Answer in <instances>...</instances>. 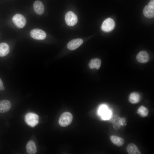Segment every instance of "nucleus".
<instances>
[{"mask_svg":"<svg viewBox=\"0 0 154 154\" xmlns=\"http://www.w3.org/2000/svg\"><path fill=\"white\" fill-rule=\"evenodd\" d=\"M72 118V116L70 113L64 112L60 116L59 120V123L62 127L68 126L71 123Z\"/></svg>","mask_w":154,"mask_h":154,"instance_id":"f257e3e1","label":"nucleus"},{"mask_svg":"<svg viewBox=\"0 0 154 154\" xmlns=\"http://www.w3.org/2000/svg\"><path fill=\"white\" fill-rule=\"evenodd\" d=\"M98 113L102 119L104 120L109 119L112 116V112L106 105H101L98 108Z\"/></svg>","mask_w":154,"mask_h":154,"instance_id":"f03ea898","label":"nucleus"},{"mask_svg":"<svg viewBox=\"0 0 154 154\" xmlns=\"http://www.w3.org/2000/svg\"><path fill=\"white\" fill-rule=\"evenodd\" d=\"M12 19L15 25L19 28H23L26 24L27 21L25 17L21 14H15L13 16Z\"/></svg>","mask_w":154,"mask_h":154,"instance_id":"7ed1b4c3","label":"nucleus"},{"mask_svg":"<svg viewBox=\"0 0 154 154\" xmlns=\"http://www.w3.org/2000/svg\"><path fill=\"white\" fill-rule=\"evenodd\" d=\"M38 116L33 113H28L25 116V120L26 123L32 127H34L38 124Z\"/></svg>","mask_w":154,"mask_h":154,"instance_id":"20e7f679","label":"nucleus"},{"mask_svg":"<svg viewBox=\"0 0 154 154\" xmlns=\"http://www.w3.org/2000/svg\"><path fill=\"white\" fill-rule=\"evenodd\" d=\"M65 19L66 24L70 26L74 25L78 21L77 16L71 11L67 13L65 15Z\"/></svg>","mask_w":154,"mask_h":154,"instance_id":"39448f33","label":"nucleus"},{"mask_svg":"<svg viewBox=\"0 0 154 154\" xmlns=\"http://www.w3.org/2000/svg\"><path fill=\"white\" fill-rule=\"evenodd\" d=\"M110 121L112 123L114 128L116 129L119 128L121 125L123 126L124 125H126L125 118H121L117 115H114L110 119Z\"/></svg>","mask_w":154,"mask_h":154,"instance_id":"423d86ee","label":"nucleus"},{"mask_svg":"<svg viewBox=\"0 0 154 154\" xmlns=\"http://www.w3.org/2000/svg\"><path fill=\"white\" fill-rule=\"evenodd\" d=\"M30 35L33 38L38 40L44 39L46 37V33L43 31L38 29H35L31 31Z\"/></svg>","mask_w":154,"mask_h":154,"instance_id":"0eeeda50","label":"nucleus"},{"mask_svg":"<svg viewBox=\"0 0 154 154\" xmlns=\"http://www.w3.org/2000/svg\"><path fill=\"white\" fill-rule=\"evenodd\" d=\"M114 26L115 23L114 21L111 18H108L103 22L101 28L103 31L108 32L112 30Z\"/></svg>","mask_w":154,"mask_h":154,"instance_id":"6e6552de","label":"nucleus"},{"mask_svg":"<svg viewBox=\"0 0 154 154\" xmlns=\"http://www.w3.org/2000/svg\"><path fill=\"white\" fill-rule=\"evenodd\" d=\"M83 42V40L81 38L74 39L69 41L67 44V46L69 50H74L81 46Z\"/></svg>","mask_w":154,"mask_h":154,"instance_id":"1a4fd4ad","label":"nucleus"},{"mask_svg":"<svg viewBox=\"0 0 154 154\" xmlns=\"http://www.w3.org/2000/svg\"><path fill=\"white\" fill-rule=\"evenodd\" d=\"M33 8L38 15H41L44 13V7L43 3L40 1H35L33 4Z\"/></svg>","mask_w":154,"mask_h":154,"instance_id":"9d476101","label":"nucleus"},{"mask_svg":"<svg viewBox=\"0 0 154 154\" xmlns=\"http://www.w3.org/2000/svg\"><path fill=\"white\" fill-rule=\"evenodd\" d=\"M137 59L141 63H144L147 62L149 59V56L148 53L145 51L140 52L137 55Z\"/></svg>","mask_w":154,"mask_h":154,"instance_id":"9b49d317","label":"nucleus"},{"mask_svg":"<svg viewBox=\"0 0 154 154\" xmlns=\"http://www.w3.org/2000/svg\"><path fill=\"white\" fill-rule=\"evenodd\" d=\"M11 104L10 102L7 100L0 101V113H4L8 111L10 109Z\"/></svg>","mask_w":154,"mask_h":154,"instance_id":"f8f14e48","label":"nucleus"},{"mask_svg":"<svg viewBox=\"0 0 154 154\" xmlns=\"http://www.w3.org/2000/svg\"><path fill=\"white\" fill-rule=\"evenodd\" d=\"M112 142L117 147L122 146L124 143V140L122 138L117 135H112L110 137Z\"/></svg>","mask_w":154,"mask_h":154,"instance_id":"ddd939ff","label":"nucleus"},{"mask_svg":"<svg viewBox=\"0 0 154 154\" xmlns=\"http://www.w3.org/2000/svg\"><path fill=\"white\" fill-rule=\"evenodd\" d=\"M127 151L129 154H141L137 146L134 143H130L126 147Z\"/></svg>","mask_w":154,"mask_h":154,"instance_id":"4468645a","label":"nucleus"},{"mask_svg":"<svg viewBox=\"0 0 154 154\" xmlns=\"http://www.w3.org/2000/svg\"><path fill=\"white\" fill-rule=\"evenodd\" d=\"M26 149L28 153L35 154L37 151V147L35 142L32 140L29 141L26 145Z\"/></svg>","mask_w":154,"mask_h":154,"instance_id":"2eb2a0df","label":"nucleus"},{"mask_svg":"<svg viewBox=\"0 0 154 154\" xmlns=\"http://www.w3.org/2000/svg\"><path fill=\"white\" fill-rule=\"evenodd\" d=\"M10 48L9 45L6 43H0V56H6L9 52Z\"/></svg>","mask_w":154,"mask_h":154,"instance_id":"dca6fc26","label":"nucleus"},{"mask_svg":"<svg viewBox=\"0 0 154 154\" xmlns=\"http://www.w3.org/2000/svg\"><path fill=\"white\" fill-rule=\"evenodd\" d=\"M101 65V60L99 58H94L89 62L88 66L91 69L96 68L98 70L100 68Z\"/></svg>","mask_w":154,"mask_h":154,"instance_id":"f3484780","label":"nucleus"},{"mask_svg":"<svg viewBox=\"0 0 154 154\" xmlns=\"http://www.w3.org/2000/svg\"><path fill=\"white\" fill-rule=\"evenodd\" d=\"M140 100V95L137 92H132L129 95V102L131 104H137L139 102Z\"/></svg>","mask_w":154,"mask_h":154,"instance_id":"a211bd4d","label":"nucleus"},{"mask_svg":"<svg viewBox=\"0 0 154 154\" xmlns=\"http://www.w3.org/2000/svg\"><path fill=\"white\" fill-rule=\"evenodd\" d=\"M148 5L145 7L143 13L144 15L146 17L149 18H152L154 16V9Z\"/></svg>","mask_w":154,"mask_h":154,"instance_id":"6ab92c4d","label":"nucleus"},{"mask_svg":"<svg viewBox=\"0 0 154 154\" xmlns=\"http://www.w3.org/2000/svg\"><path fill=\"white\" fill-rule=\"evenodd\" d=\"M137 113L141 117H145L148 115L149 111L146 108L141 106L138 109Z\"/></svg>","mask_w":154,"mask_h":154,"instance_id":"aec40b11","label":"nucleus"},{"mask_svg":"<svg viewBox=\"0 0 154 154\" xmlns=\"http://www.w3.org/2000/svg\"><path fill=\"white\" fill-rule=\"evenodd\" d=\"M148 5L150 7L154 9V0H150L149 3Z\"/></svg>","mask_w":154,"mask_h":154,"instance_id":"412c9836","label":"nucleus"},{"mask_svg":"<svg viewBox=\"0 0 154 154\" xmlns=\"http://www.w3.org/2000/svg\"><path fill=\"white\" fill-rule=\"evenodd\" d=\"M4 90V88L3 86V83L2 81L0 78V90Z\"/></svg>","mask_w":154,"mask_h":154,"instance_id":"4be33fe9","label":"nucleus"}]
</instances>
